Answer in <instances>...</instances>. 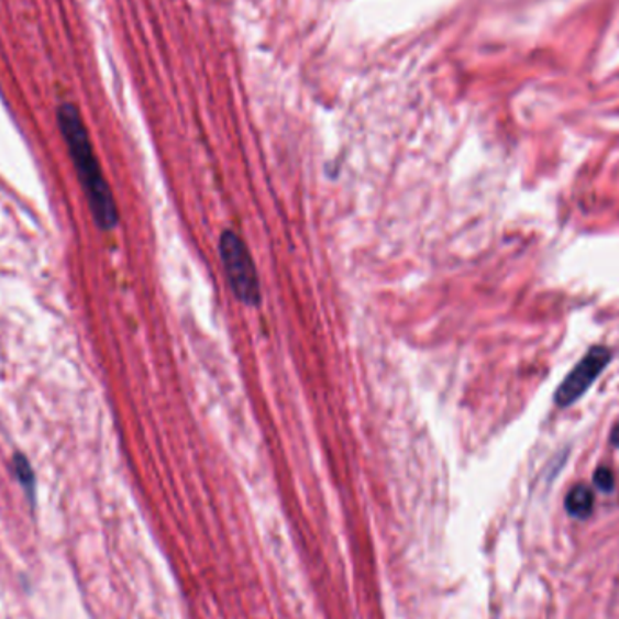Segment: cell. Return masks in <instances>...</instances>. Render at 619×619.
<instances>
[{
  "label": "cell",
  "mask_w": 619,
  "mask_h": 619,
  "mask_svg": "<svg viewBox=\"0 0 619 619\" xmlns=\"http://www.w3.org/2000/svg\"><path fill=\"white\" fill-rule=\"evenodd\" d=\"M58 125L71 154L73 164L88 198L92 215L98 225L111 231L119 223V209L102 167L98 164L97 154L89 140L88 129L84 125L80 113L73 103H64L58 109Z\"/></svg>",
  "instance_id": "cell-1"
},
{
  "label": "cell",
  "mask_w": 619,
  "mask_h": 619,
  "mask_svg": "<svg viewBox=\"0 0 619 619\" xmlns=\"http://www.w3.org/2000/svg\"><path fill=\"white\" fill-rule=\"evenodd\" d=\"M594 507V495L590 491V487L579 484V486H574L571 491H568L567 498H565V509H567L568 515L573 518H578V520H585V518L590 517Z\"/></svg>",
  "instance_id": "cell-4"
},
{
  "label": "cell",
  "mask_w": 619,
  "mask_h": 619,
  "mask_svg": "<svg viewBox=\"0 0 619 619\" xmlns=\"http://www.w3.org/2000/svg\"><path fill=\"white\" fill-rule=\"evenodd\" d=\"M220 256L234 296L246 307H257L262 301V285L245 241L236 232H223L220 237Z\"/></svg>",
  "instance_id": "cell-2"
},
{
  "label": "cell",
  "mask_w": 619,
  "mask_h": 619,
  "mask_svg": "<svg viewBox=\"0 0 619 619\" xmlns=\"http://www.w3.org/2000/svg\"><path fill=\"white\" fill-rule=\"evenodd\" d=\"M594 484L601 491H612L615 489V475H612L609 467H599L598 472L594 473Z\"/></svg>",
  "instance_id": "cell-6"
},
{
  "label": "cell",
  "mask_w": 619,
  "mask_h": 619,
  "mask_svg": "<svg viewBox=\"0 0 619 619\" xmlns=\"http://www.w3.org/2000/svg\"><path fill=\"white\" fill-rule=\"evenodd\" d=\"M610 358H612V354L607 346H593L560 384V388L554 395V402L560 408H567L582 399L585 391L593 386L594 380L598 379L599 375L604 374V369L609 366Z\"/></svg>",
  "instance_id": "cell-3"
},
{
  "label": "cell",
  "mask_w": 619,
  "mask_h": 619,
  "mask_svg": "<svg viewBox=\"0 0 619 619\" xmlns=\"http://www.w3.org/2000/svg\"><path fill=\"white\" fill-rule=\"evenodd\" d=\"M13 472H15L16 480L21 482L27 497L31 501H35V473L31 469L30 462L26 456L16 455L13 458Z\"/></svg>",
  "instance_id": "cell-5"
},
{
  "label": "cell",
  "mask_w": 619,
  "mask_h": 619,
  "mask_svg": "<svg viewBox=\"0 0 619 619\" xmlns=\"http://www.w3.org/2000/svg\"><path fill=\"white\" fill-rule=\"evenodd\" d=\"M610 442H612L616 447H619V424H616L615 430L610 433Z\"/></svg>",
  "instance_id": "cell-7"
}]
</instances>
